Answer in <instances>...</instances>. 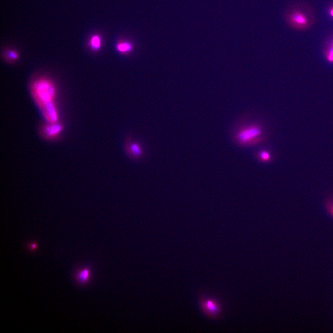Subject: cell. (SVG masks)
<instances>
[{
  "label": "cell",
  "instance_id": "obj_7",
  "mask_svg": "<svg viewBox=\"0 0 333 333\" xmlns=\"http://www.w3.org/2000/svg\"><path fill=\"white\" fill-rule=\"evenodd\" d=\"M3 56L4 59L9 62L15 61L17 60L19 57L18 52L12 49H8L5 51Z\"/></svg>",
  "mask_w": 333,
  "mask_h": 333
},
{
  "label": "cell",
  "instance_id": "obj_2",
  "mask_svg": "<svg viewBox=\"0 0 333 333\" xmlns=\"http://www.w3.org/2000/svg\"><path fill=\"white\" fill-rule=\"evenodd\" d=\"M309 9L305 4L293 2L285 8L283 14L284 20L291 28L300 30L309 25L310 20Z\"/></svg>",
  "mask_w": 333,
  "mask_h": 333
},
{
  "label": "cell",
  "instance_id": "obj_5",
  "mask_svg": "<svg viewBox=\"0 0 333 333\" xmlns=\"http://www.w3.org/2000/svg\"><path fill=\"white\" fill-rule=\"evenodd\" d=\"M261 133L260 129L256 126L246 127L239 130L236 133V140L240 143H247L259 136Z\"/></svg>",
  "mask_w": 333,
  "mask_h": 333
},
{
  "label": "cell",
  "instance_id": "obj_1",
  "mask_svg": "<svg viewBox=\"0 0 333 333\" xmlns=\"http://www.w3.org/2000/svg\"><path fill=\"white\" fill-rule=\"evenodd\" d=\"M30 89L33 98L47 121H58L56 103L57 89L54 82L47 77L40 76L32 81Z\"/></svg>",
  "mask_w": 333,
  "mask_h": 333
},
{
  "label": "cell",
  "instance_id": "obj_11",
  "mask_svg": "<svg viewBox=\"0 0 333 333\" xmlns=\"http://www.w3.org/2000/svg\"><path fill=\"white\" fill-rule=\"evenodd\" d=\"M259 157L262 160L267 161L270 159V155L267 151H262L259 154Z\"/></svg>",
  "mask_w": 333,
  "mask_h": 333
},
{
  "label": "cell",
  "instance_id": "obj_9",
  "mask_svg": "<svg viewBox=\"0 0 333 333\" xmlns=\"http://www.w3.org/2000/svg\"><path fill=\"white\" fill-rule=\"evenodd\" d=\"M90 275V272L89 269L85 268L81 270L78 272L76 278L79 282L84 284L88 281Z\"/></svg>",
  "mask_w": 333,
  "mask_h": 333
},
{
  "label": "cell",
  "instance_id": "obj_4",
  "mask_svg": "<svg viewBox=\"0 0 333 333\" xmlns=\"http://www.w3.org/2000/svg\"><path fill=\"white\" fill-rule=\"evenodd\" d=\"M199 303L203 312L208 316L215 319L219 315L221 311L220 306L214 299L202 296L200 298Z\"/></svg>",
  "mask_w": 333,
  "mask_h": 333
},
{
  "label": "cell",
  "instance_id": "obj_10",
  "mask_svg": "<svg viewBox=\"0 0 333 333\" xmlns=\"http://www.w3.org/2000/svg\"><path fill=\"white\" fill-rule=\"evenodd\" d=\"M91 49L94 51L98 50L101 46V39L98 35H94L91 37L89 42Z\"/></svg>",
  "mask_w": 333,
  "mask_h": 333
},
{
  "label": "cell",
  "instance_id": "obj_3",
  "mask_svg": "<svg viewBox=\"0 0 333 333\" xmlns=\"http://www.w3.org/2000/svg\"><path fill=\"white\" fill-rule=\"evenodd\" d=\"M63 129V125L59 121L55 122L47 121L40 127L39 133L44 139L52 140L59 137Z\"/></svg>",
  "mask_w": 333,
  "mask_h": 333
},
{
  "label": "cell",
  "instance_id": "obj_6",
  "mask_svg": "<svg viewBox=\"0 0 333 333\" xmlns=\"http://www.w3.org/2000/svg\"><path fill=\"white\" fill-rule=\"evenodd\" d=\"M125 149L128 156L136 161L140 160L144 154V149L141 143L138 141H132L129 138L125 143Z\"/></svg>",
  "mask_w": 333,
  "mask_h": 333
},
{
  "label": "cell",
  "instance_id": "obj_13",
  "mask_svg": "<svg viewBox=\"0 0 333 333\" xmlns=\"http://www.w3.org/2000/svg\"><path fill=\"white\" fill-rule=\"evenodd\" d=\"M329 59L331 61H333V50L331 51L330 53Z\"/></svg>",
  "mask_w": 333,
  "mask_h": 333
},
{
  "label": "cell",
  "instance_id": "obj_8",
  "mask_svg": "<svg viewBox=\"0 0 333 333\" xmlns=\"http://www.w3.org/2000/svg\"><path fill=\"white\" fill-rule=\"evenodd\" d=\"M117 50L122 53H126L131 51L133 49V45L130 42L123 41L118 43L116 46Z\"/></svg>",
  "mask_w": 333,
  "mask_h": 333
},
{
  "label": "cell",
  "instance_id": "obj_14",
  "mask_svg": "<svg viewBox=\"0 0 333 333\" xmlns=\"http://www.w3.org/2000/svg\"><path fill=\"white\" fill-rule=\"evenodd\" d=\"M329 14L331 17H333V7L330 9Z\"/></svg>",
  "mask_w": 333,
  "mask_h": 333
},
{
  "label": "cell",
  "instance_id": "obj_12",
  "mask_svg": "<svg viewBox=\"0 0 333 333\" xmlns=\"http://www.w3.org/2000/svg\"><path fill=\"white\" fill-rule=\"evenodd\" d=\"M326 207L329 213L333 217V200L328 201L326 204Z\"/></svg>",
  "mask_w": 333,
  "mask_h": 333
}]
</instances>
